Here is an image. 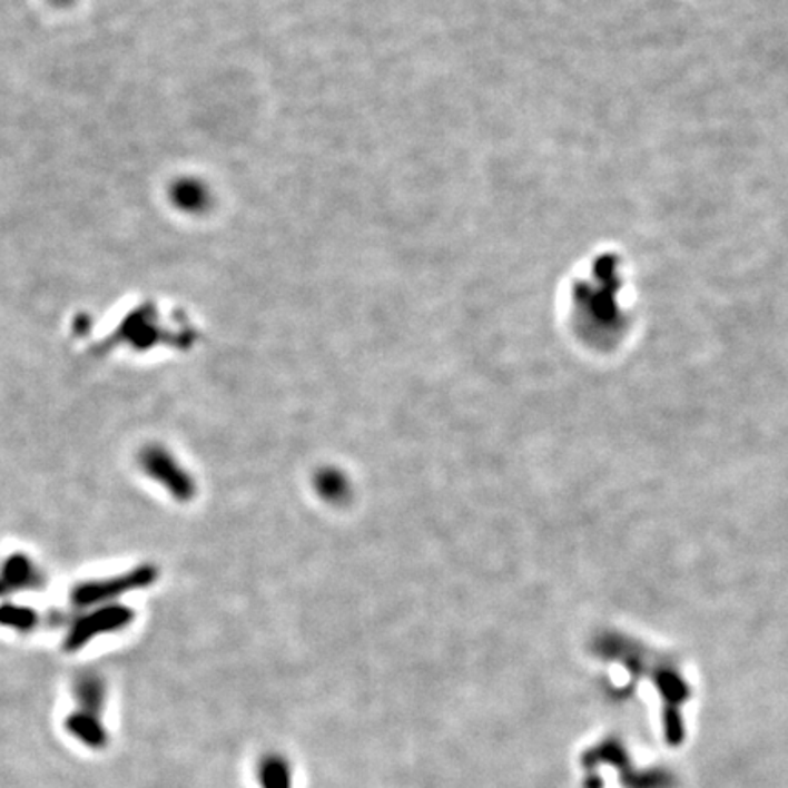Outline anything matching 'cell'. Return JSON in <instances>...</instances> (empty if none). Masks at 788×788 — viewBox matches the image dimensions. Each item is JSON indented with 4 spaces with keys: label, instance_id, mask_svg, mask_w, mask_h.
I'll return each mask as SVG.
<instances>
[{
    "label": "cell",
    "instance_id": "3",
    "mask_svg": "<svg viewBox=\"0 0 788 788\" xmlns=\"http://www.w3.org/2000/svg\"><path fill=\"white\" fill-rule=\"evenodd\" d=\"M76 698L81 705V710H88V712L99 716L107 702V690L99 679L85 678L77 682Z\"/></svg>",
    "mask_w": 788,
    "mask_h": 788
},
{
    "label": "cell",
    "instance_id": "1",
    "mask_svg": "<svg viewBox=\"0 0 788 788\" xmlns=\"http://www.w3.org/2000/svg\"><path fill=\"white\" fill-rule=\"evenodd\" d=\"M66 730L79 739L85 747L101 750L108 745V732L102 725L101 716L88 712V710H77L71 712L66 719Z\"/></svg>",
    "mask_w": 788,
    "mask_h": 788
},
{
    "label": "cell",
    "instance_id": "2",
    "mask_svg": "<svg viewBox=\"0 0 788 788\" xmlns=\"http://www.w3.org/2000/svg\"><path fill=\"white\" fill-rule=\"evenodd\" d=\"M258 779L262 788H290L293 776L287 761L279 756H267L259 764Z\"/></svg>",
    "mask_w": 788,
    "mask_h": 788
}]
</instances>
